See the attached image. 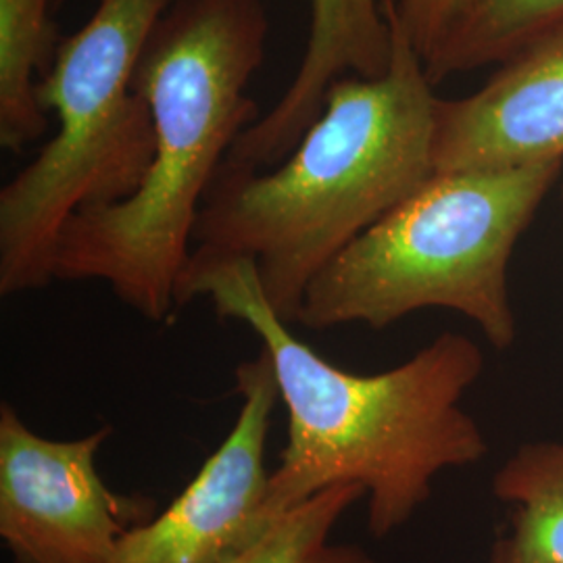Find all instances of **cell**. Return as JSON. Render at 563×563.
Here are the masks:
<instances>
[{"instance_id":"cell-6","label":"cell","mask_w":563,"mask_h":563,"mask_svg":"<svg viewBox=\"0 0 563 563\" xmlns=\"http://www.w3.org/2000/svg\"><path fill=\"white\" fill-rule=\"evenodd\" d=\"M113 434L57 441L0 405V537L13 563H111L121 539L157 516L144 495L102 481L97 457Z\"/></svg>"},{"instance_id":"cell-8","label":"cell","mask_w":563,"mask_h":563,"mask_svg":"<svg viewBox=\"0 0 563 563\" xmlns=\"http://www.w3.org/2000/svg\"><path fill=\"white\" fill-rule=\"evenodd\" d=\"M563 162V20L470 97L437 104L434 172Z\"/></svg>"},{"instance_id":"cell-11","label":"cell","mask_w":563,"mask_h":563,"mask_svg":"<svg viewBox=\"0 0 563 563\" xmlns=\"http://www.w3.org/2000/svg\"><path fill=\"white\" fill-rule=\"evenodd\" d=\"M53 0H0V144L18 153L48 130L38 81L59 46Z\"/></svg>"},{"instance_id":"cell-1","label":"cell","mask_w":563,"mask_h":563,"mask_svg":"<svg viewBox=\"0 0 563 563\" xmlns=\"http://www.w3.org/2000/svg\"><path fill=\"white\" fill-rule=\"evenodd\" d=\"M207 297L223 320L246 323L272 357L288 441L272 472L260 516L265 532L325 488L355 484L367 497V528L386 539L432 497L444 470L483 462L488 443L463 409L483 376L481 344L443 332L413 357L378 374L323 360L282 322L249 260L213 263L180 284V309Z\"/></svg>"},{"instance_id":"cell-9","label":"cell","mask_w":563,"mask_h":563,"mask_svg":"<svg viewBox=\"0 0 563 563\" xmlns=\"http://www.w3.org/2000/svg\"><path fill=\"white\" fill-rule=\"evenodd\" d=\"M309 34L297 74L278 102L253 121L223 165L269 169L284 162L318 120L328 90L344 78H380L393 30L384 0H307Z\"/></svg>"},{"instance_id":"cell-14","label":"cell","mask_w":563,"mask_h":563,"mask_svg":"<svg viewBox=\"0 0 563 563\" xmlns=\"http://www.w3.org/2000/svg\"><path fill=\"white\" fill-rule=\"evenodd\" d=\"M474 0H393L397 18L426 60L463 20Z\"/></svg>"},{"instance_id":"cell-10","label":"cell","mask_w":563,"mask_h":563,"mask_svg":"<svg viewBox=\"0 0 563 563\" xmlns=\"http://www.w3.org/2000/svg\"><path fill=\"white\" fill-rule=\"evenodd\" d=\"M490 486L509 516L486 563H563V437L520 444Z\"/></svg>"},{"instance_id":"cell-5","label":"cell","mask_w":563,"mask_h":563,"mask_svg":"<svg viewBox=\"0 0 563 563\" xmlns=\"http://www.w3.org/2000/svg\"><path fill=\"white\" fill-rule=\"evenodd\" d=\"M176 0H97L80 30L60 38L38 81L57 132L0 190V295L55 282L60 230L81 209L123 201L153 162L155 132L134 88L142 51Z\"/></svg>"},{"instance_id":"cell-12","label":"cell","mask_w":563,"mask_h":563,"mask_svg":"<svg viewBox=\"0 0 563 563\" xmlns=\"http://www.w3.org/2000/svg\"><path fill=\"white\" fill-rule=\"evenodd\" d=\"M563 20V0H474L463 20L423 60L437 86L457 74L504 63Z\"/></svg>"},{"instance_id":"cell-2","label":"cell","mask_w":563,"mask_h":563,"mask_svg":"<svg viewBox=\"0 0 563 563\" xmlns=\"http://www.w3.org/2000/svg\"><path fill=\"white\" fill-rule=\"evenodd\" d=\"M384 11L393 30L388 69L336 81L276 167L222 165L181 280L213 263L249 260L274 313L299 323L305 290L323 267L437 174L439 97L393 0Z\"/></svg>"},{"instance_id":"cell-3","label":"cell","mask_w":563,"mask_h":563,"mask_svg":"<svg viewBox=\"0 0 563 563\" xmlns=\"http://www.w3.org/2000/svg\"><path fill=\"white\" fill-rule=\"evenodd\" d=\"M267 32L262 0H176L167 9L134 78L153 120V162L134 195L65 223L55 280L104 282L148 322L178 313L202 202L236 139L260 120L249 86Z\"/></svg>"},{"instance_id":"cell-7","label":"cell","mask_w":563,"mask_h":563,"mask_svg":"<svg viewBox=\"0 0 563 563\" xmlns=\"http://www.w3.org/2000/svg\"><path fill=\"white\" fill-rule=\"evenodd\" d=\"M234 378L241 409L230 434L172 504L121 539L111 563H228L262 537L267 439L280 402L269 353L242 362Z\"/></svg>"},{"instance_id":"cell-4","label":"cell","mask_w":563,"mask_h":563,"mask_svg":"<svg viewBox=\"0 0 563 563\" xmlns=\"http://www.w3.org/2000/svg\"><path fill=\"white\" fill-rule=\"evenodd\" d=\"M563 162L434 174L311 280L299 323L383 330L422 309L462 313L497 351L518 341L509 263Z\"/></svg>"},{"instance_id":"cell-13","label":"cell","mask_w":563,"mask_h":563,"mask_svg":"<svg viewBox=\"0 0 563 563\" xmlns=\"http://www.w3.org/2000/svg\"><path fill=\"white\" fill-rule=\"evenodd\" d=\"M365 497L362 486L341 484L297 505L228 563H376L357 544L332 543L349 507Z\"/></svg>"}]
</instances>
